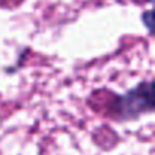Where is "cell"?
Returning a JSON list of instances; mask_svg holds the SVG:
<instances>
[{"label":"cell","instance_id":"obj_1","mask_svg":"<svg viewBox=\"0 0 155 155\" xmlns=\"http://www.w3.org/2000/svg\"><path fill=\"white\" fill-rule=\"evenodd\" d=\"M153 111V81H141L123 94H114L107 105V114L116 122L137 120Z\"/></svg>","mask_w":155,"mask_h":155}]
</instances>
